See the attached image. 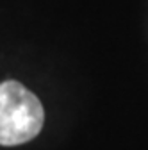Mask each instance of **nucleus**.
I'll list each match as a JSON object with an SVG mask.
<instances>
[{
	"label": "nucleus",
	"mask_w": 148,
	"mask_h": 150,
	"mask_svg": "<svg viewBox=\"0 0 148 150\" xmlns=\"http://www.w3.org/2000/svg\"><path fill=\"white\" fill-rule=\"evenodd\" d=\"M45 123L39 98L16 81L0 84V145L14 146L34 139Z\"/></svg>",
	"instance_id": "f257e3e1"
}]
</instances>
